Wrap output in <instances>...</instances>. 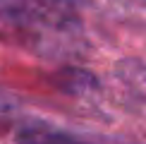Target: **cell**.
Listing matches in <instances>:
<instances>
[{
	"label": "cell",
	"mask_w": 146,
	"mask_h": 144,
	"mask_svg": "<svg viewBox=\"0 0 146 144\" xmlns=\"http://www.w3.org/2000/svg\"><path fill=\"white\" fill-rule=\"evenodd\" d=\"M17 144H86L67 132L58 130H41V127H29L17 135Z\"/></svg>",
	"instance_id": "obj_1"
}]
</instances>
